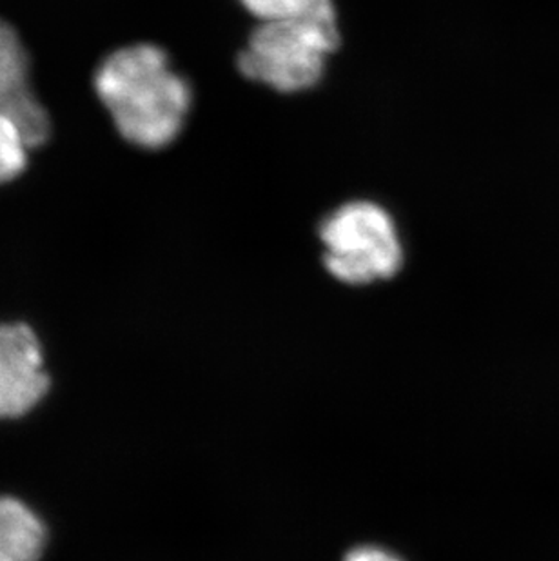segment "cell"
Wrapping results in <instances>:
<instances>
[{"mask_svg":"<svg viewBox=\"0 0 559 561\" xmlns=\"http://www.w3.org/2000/svg\"><path fill=\"white\" fill-rule=\"evenodd\" d=\"M93 84L116 131L142 149L173 144L193 104L190 82L155 44H133L107 55L96 68Z\"/></svg>","mask_w":559,"mask_h":561,"instance_id":"cell-1","label":"cell"},{"mask_svg":"<svg viewBox=\"0 0 559 561\" xmlns=\"http://www.w3.org/2000/svg\"><path fill=\"white\" fill-rule=\"evenodd\" d=\"M340 43L336 15L262 22L238 55L246 79L280 93L311 90L322 80L326 60Z\"/></svg>","mask_w":559,"mask_h":561,"instance_id":"cell-2","label":"cell"},{"mask_svg":"<svg viewBox=\"0 0 559 561\" xmlns=\"http://www.w3.org/2000/svg\"><path fill=\"white\" fill-rule=\"evenodd\" d=\"M323 265L345 286L391 280L403 265V245L391 215L375 202L343 204L318 229Z\"/></svg>","mask_w":559,"mask_h":561,"instance_id":"cell-3","label":"cell"},{"mask_svg":"<svg viewBox=\"0 0 559 561\" xmlns=\"http://www.w3.org/2000/svg\"><path fill=\"white\" fill-rule=\"evenodd\" d=\"M48 389L35 331L24 323H0V419L30 413Z\"/></svg>","mask_w":559,"mask_h":561,"instance_id":"cell-4","label":"cell"},{"mask_svg":"<svg viewBox=\"0 0 559 561\" xmlns=\"http://www.w3.org/2000/svg\"><path fill=\"white\" fill-rule=\"evenodd\" d=\"M0 113L26 135L32 149L48 142L52 121L30 88V57L19 33L0 19Z\"/></svg>","mask_w":559,"mask_h":561,"instance_id":"cell-5","label":"cell"},{"mask_svg":"<svg viewBox=\"0 0 559 561\" xmlns=\"http://www.w3.org/2000/svg\"><path fill=\"white\" fill-rule=\"evenodd\" d=\"M46 541V527L32 508L21 500L0 499V551L13 561H38Z\"/></svg>","mask_w":559,"mask_h":561,"instance_id":"cell-6","label":"cell"},{"mask_svg":"<svg viewBox=\"0 0 559 561\" xmlns=\"http://www.w3.org/2000/svg\"><path fill=\"white\" fill-rule=\"evenodd\" d=\"M262 22H289L311 16L336 15L333 0H240Z\"/></svg>","mask_w":559,"mask_h":561,"instance_id":"cell-7","label":"cell"},{"mask_svg":"<svg viewBox=\"0 0 559 561\" xmlns=\"http://www.w3.org/2000/svg\"><path fill=\"white\" fill-rule=\"evenodd\" d=\"M32 146L10 117L0 113V186L24 173Z\"/></svg>","mask_w":559,"mask_h":561,"instance_id":"cell-8","label":"cell"},{"mask_svg":"<svg viewBox=\"0 0 559 561\" xmlns=\"http://www.w3.org/2000/svg\"><path fill=\"white\" fill-rule=\"evenodd\" d=\"M343 561H403L396 552L378 546L354 547L345 554Z\"/></svg>","mask_w":559,"mask_h":561,"instance_id":"cell-9","label":"cell"},{"mask_svg":"<svg viewBox=\"0 0 559 561\" xmlns=\"http://www.w3.org/2000/svg\"><path fill=\"white\" fill-rule=\"evenodd\" d=\"M0 561H13L5 552L0 551Z\"/></svg>","mask_w":559,"mask_h":561,"instance_id":"cell-10","label":"cell"}]
</instances>
